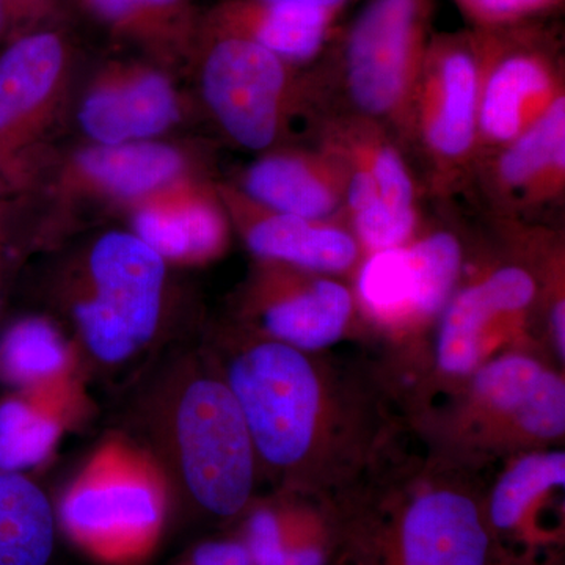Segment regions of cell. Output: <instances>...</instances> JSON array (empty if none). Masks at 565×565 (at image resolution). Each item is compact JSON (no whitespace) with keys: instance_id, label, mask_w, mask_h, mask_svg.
<instances>
[{"instance_id":"obj_1","label":"cell","mask_w":565,"mask_h":565,"mask_svg":"<svg viewBox=\"0 0 565 565\" xmlns=\"http://www.w3.org/2000/svg\"><path fill=\"white\" fill-rule=\"evenodd\" d=\"M163 403L159 441L174 484L204 514H241L255 484L256 452L232 390L223 379L189 374Z\"/></svg>"},{"instance_id":"obj_2","label":"cell","mask_w":565,"mask_h":565,"mask_svg":"<svg viewBox=\"0 0 565 565\" xmlns=\"http://www.w3.org/2000/svg\"><path fill=\"white\" fill-rule=\"evenodd\" d=\"M250 433L256 459L297 476L321 448L329 392L310 356L277 340L248 345L223 379Z\"/></svg>"},{"instance_id":"obj_3","label":"cell","mask_w":565,"mask_h":565,"mask_svg":"<svg viewBox=\"0 0 565 565\" xmlns=\"http://www.w3.org/2000/svg\"><path fill=\"white\" fill-rule=\"evenodd\" d=\"M95 296L74 310L99 362H125L150 343L161 316L166 262L134 234L110 233L92 252Z\"/></svg>"},{"instance_id":"obj_4","label":"cell","mask_w":565,"mask_h":565,"mask_svg":"<svg viewBox=\"0 0 565 565\" xmlns=\"http://www.w3.org/2000/svg\"><path fill=\"white\" fill-rule=\"evenodd\" d=\"M419 73L416 0H373L345 51L344 90L355 117L403 129Z\"/></svg>"},{"instance_id":"obj_5","label":"cell","mask_w":565,"mask_h":565,"mask_svg":"<svg viewBox=\"0 0 565 565\" xmlns=\"http://www.w3.org/2000/svg\"><path fill=\"white\" fill-rule=\"evenodd\" d=\"M166 503L154 482L136 475L98 473L63 498L58 522L82 552L110 565L140 563L158 544Z\"/></svg>"},{"instance_id":"obj_6","label":"cell","mask_w":565,"mask_h":565,"mask_svg":"<svg viewBox=\"0 0 565 565\" xmlns=\"http://www.w3.org/2000/svg\"><path fill=\"white\" fill-rule=\"evenodd\" d=\"M462 262L459 239L449 232L371 253L356 281L360 303L386 327L423 326L455 296Z\"/></svg>"},{"instance_id":"obj_7","label":"cell","mask_w":565,"mask_h":565,"mask_svg":"<svg viewBox=\"0 0 565 565\" xmlns=\"http://www.w3.org/2000/svg\"><path fill=\"white\" fill-rule=\"evenodd\" d=\"M281 58L255 40H223L207 55L203 92L222 128L248 150H264L280 136L289 104Z\"/></svg>"},{"instance_id":"obj_8","label":"cell","mask_w":565,"mask_h":565,"mask_svg":"<svg viewBox=\"0 0 565 565\" xmlns=\"http://www.w3.org/2000/svg\"><path fill=\"white\" fill-rule=\"evenodd\" d=\"M482 70L470 52L448 51L422 68L403 131L415 137L437 172H459L478 151Z\"/></svg>"},{"instance_id":"obj_9","label":"cell","mask_w":565,"mask_h":565,"mask_svg":"<svg viewBox=\"0 0 565 565\" xmlns=\"http://www.w3.org/2000/svg\"><path fill=\"white\" fill-rule=\"evenodd\" d=\"M490 535L475 498L429 487L403 509L382 565H487Z\"/></svg>"},{"instance_id":"obj_10","label":"cell","mask_w":565,"mask_h":565,"mask_svg":"<svg viewBox=\"0 0 565 565\" xmlns=\"http://www.w3.org/2000/svg\"><path fill=\"white\" fill-rule=\"evenodd\" d=\"M535 289L533 275L522 267L508 266L455 294L441 313L438 367L452 377L473 374L490 326L498 319L523 313L533 303Z\"/></svg>"},{"instance_id":"obj_11","label":"cell","mask_w":565,"mask_h":565,"mask_svg":"<svg viewBox=\"0 0 565 565\" xmlns=\"http://www.w3.org/2000/svg\"><path fill=\"white\" fill-rule=\"evenodd\" d=\"M563 84L541 57L514 54L482 71L478 104V150H501L522 136L559 96Z\"/></svg>"},{"instance_id":"obj_12","label":"cell","mask_w":565,"mask_h":565,"mask_svg":"<svg viewBox=\"0 0 565 565\" xmlns=\"http://www.w3.org/2000/svg\"><path fill=\"white\" fill-rule=\"evenodd\" d=\"M245 189L267 210L323 222L345 204L344 166L326 147L267 156L245 174Z\"/></svg>"},{"instance_id":"obj_13","label":"cell","mask_w":565,"mask_h":565,"mask_svg":"<svg viewBox=\"0 0 565 565\" xmlns=\"http://www.w3.org/2000/svg\"><path fill=\"white\" fill-rule=\"evenodd\" d=\"M565 180V96L527 128L498 150L492 184L505 203L533 206L563 191Z\"/></svg>"},{"instance_id":"obj_14","label":"cell","mask_w":565,"mask_h":565,"mask_svg":"<svg viewBox=\"0 0 565 565\" xmlns=\"http://www.w3.org/2000/svg\"><path fill=\"white\" fill-rule=\"evenodd\" d=\"M178 118L172 85L159 74L93 93L82 106V128L102 145H120L166 131Z\"/></svg>"},{"instance_id":"obj_15","label":"cell","mask_w":565,"mask_h":565,"mask_svg":"<svg viewBox=\"0 0 565 565\" xmlns=\"http://www.w3.org/2000/svg\"><path fill=\"white\" fill-rule=\"evenodd\" d=\"M63 47L51 33L25 36L0 55V151L21 139L61 76Z\"/></svg>"},{"instance_id":"obj_16","label":"cell","mask_w":565,"mask_h":565,"mask_svg":"<svg viewBox=\"0 0 565 565\" xmlns=\"http://www.w3.org/2000/svg\"><path fill=\"white\" fill-rule=\"evenodd\" d=\"M248 247L263 258L316 270L343 273L359 258L355 237L337 226L297 215H264L247 232Z\"/></svg>"},{"instance_id":"obj_17","label":"cell","mask_w":565,"mask_h":565,"mask_svg":"<svg viewBox=\"0 0 565 565\" xmlns=\"http://www.w3.org/2000/svg\"><path fill=\"white\" fill-rule=\"evenodd\" d=\"M352 310L345 286L319 278L270 303L263 315L264 329L280 343L319 351L343 337Z\"/></svg>"},{"instance_id":"obj_18","label":"cell","mask_w":565,"mask_h":565,"mask_svg":"<svg viewBox=\"0 0 565 565\" xmlns=\"http://www.w3.org/2000/svg\"><path fill=\"white\" fill-rule=\"evenodd\" d=\"M55 526L57 516L41 487L0 470V565H50Z\"/></svg>"},{"instance_id":"obj_19","label":"cell","mask_w":565,"mask_h":565,"mask_svg":"<svg viewBox=\"0 0 565 565\" xmlns=\"http://www.w3.org/2000/svg\"><path fill=\"white\" fill-rule=\"evenodd\" d=\"M82 170L118 195L154 191L180 173L182 161L173 148L147 141L99 145L82 152Z\"/></svg>"},{"instance_id":"obj_20","label":"cell","mask_w":565,"mask_h":565,"mask_svg":"<svg viewBox=\"0 0 565 565\" xmlns=\"http://www.w3.org/2000/svg\"><path fill=\"white\" fill-rule=\"evenodd\" d=\"M68 351L50 323L28 319L11 327L0 340V379L33 388L65 370Z\"/></svg>"},{"instance_id":"obj_21","label":"cell","mask_w":565,"mask_h":565,"mask_svg":"<svg viewBox=\"0 0 565 565\" xmlns=\"http://www.w3.org/2000/svg\"><path fill=\"white\" fill-rule=\"evenodd\" d=\"M564 482L563 451L522 457L494 487L489 504L490 525L498 531L515 530L535 500L553 487H564Z\"/></svg>"},{"instance_id":"obj_22","label":"cell","mask_w":565,"mask_h":565,"mask_svg":"<svg viewBox=\"0 0 565 565\" xmlns=\"http://www.w3.org/2000/svg\"><path fill=\"white\" fill-rule=\"evenodd\" d=\"M544 366L531 356H500L475 371L471 396L479 411L515 427L523 407L546 374Z\"/></svg>"},{"instance_id":"obj_23","label":"cell","mask_w":565,"mask_h":565,"mask_svg":"<svg viewBox=\"0 0 565 565\" xmlns=\"http://www.w3.org/2000/svg\"><path fill=\"white\" fill-rule=\"evenodd\" d=\"M58 438V424L22 397L0 403V470L22 473L44 462Z\"/></svg>"},{"instance_id":"obj_24","label":"cell","mask_w":565,"mask_h":565,"mask_svg":"<svg viewBox=\"0 0 565 565\" xmlns=\"http://www.w3.org/2000/svg\"><path fill=\"white\" fill-rule=\"evenodd\" d=\"M329 11L311 3L274 2L256 28V43L277 57L307 61L321 50Z\"/></svg>"},{"instance_id":"obj_25","label":"cell","mask_w":565,"mask_h":565,"mask_svg":"<svg viewBox=\"0 0 565 565\" xmlns=\"http://www.w3.org/2000/svg\"><path fill=\"white\" fill-rule=\"evenodd\" d=\"M252 565H323L326 553L318 544L302 541L291 523L273 509L253 512L243 542Z\"/></svg>"},{"instance_id":"obj_26","label":"cell","mask_w":565,"mask_h":565,"mask_svg":"<svg viewBox=\"0 0 565 565\" xmlns=\"http://www.w3.org/2000/svg\"><path fill=\"white\" fill-rule=\"evenodd\" d=\"M137 237L162 258H195L188 204L172 207H148L136 217Z\"/></svg>"},{"instance_id":"obj_27","label":"cell","mask_w":565,"mask_h":565,"mask_svg":"<svg viewBox=\"0 0 565 565\" xmlns=\"http://www.w3.org/2000/svg\"><path fill=\"white\" fill-rule=\"evenodd\" d=\"M548 0H470L471 7L487 18H509L539 9Z\"/></svg>"},{"instance_id":"obj_28","label":"cell","mask_w":565,"mask_h":565,"mask_svg":"<svg viewBox=\"0 0 565 565\" xmlns=\"http://www.w3.org/2000/svg\"><path fill=\"white\" fill-rule=\"evenodd\" d=\"M174 0H92V6L107 18H122L147 7H159Z\"/></svg>"},{"instance_id":"obj_29","label":"cell","mask_w":565,"mask_h":565,"mask_svg":"<svg viewBox=\"0 0 565 565\" xmlns=\"http://www.w3.org/2000/svg\"><path fill=\"white\" fill-rule=\"evenodd\" d=\"M552 330L555 338L556 351L564 362L565 356V303L564 299L556 300L552 311Z\"/></svg>"},{"instance_id":"obj_30","label":"cell","mask_w":565,"mask_h":565,"mask_svg":"<svg viewBox=\"0 0 565 565\" xmlns=\"http://www.w3.org/2000/svg\"><path fill=\"white\" fill-rule=\"evenodd\" d=\"M269 2H282V0H269ZM294 2L311 3V6H318L321 9L332 10L334 7L340 6L343 0H294Z\"/></svg>"},{"instance_id":"obj_31","label":"cell","mask_w":565,"mask_h":565,"mask_svg":"<svg viewBox=\"0 0 565 565\" xmlns=\"http://www.w3.org/2000/svg\"><path fill=\"white\" fill-rule=\"evenodd\" d=\"M3 21V0H0V25H2Z\"/></svg>"}]
</instances>
